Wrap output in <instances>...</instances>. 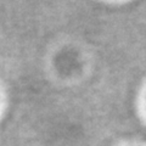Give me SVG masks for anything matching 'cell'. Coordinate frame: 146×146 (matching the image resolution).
Instances as JSON below:
<instances>
[]
</instances>
